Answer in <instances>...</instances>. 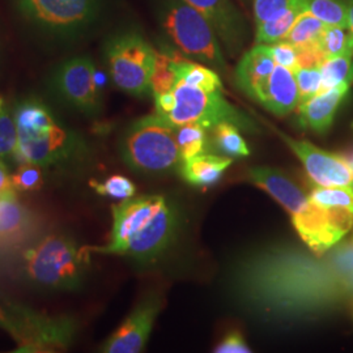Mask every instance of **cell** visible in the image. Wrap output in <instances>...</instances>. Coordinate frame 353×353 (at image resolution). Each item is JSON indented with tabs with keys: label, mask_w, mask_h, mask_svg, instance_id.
<instances>
[{
	"label": "cell",
	"mask_w": 353,
	"mask_h": 353,
	"mask_svg": "<svg viewBox=\"0 0 353 353\" xmlns=\"http://www.w3.org/2000/svg\"><path fill=\"white\" fill-rule=\"evenodd\" d=\"M344 6L347 8V16H348V24L353 32V0H343Z\"/></svg>",
	"instance_id": "obj_39"
},
{
	"label": "cell",
	"mask_w": 353,
	"mask_h": 353,
	"mask_svg": "<svg viewBox=\"0 0 353 353\" xmlns=\"http://www.w3.org/2000/svg\"><path fill=\"white\" fill-rule=\"evenodd\" d=\"M326 55L323 54L322 49L319 48V43L297 48V63L299 67L303 68H321V65L326 61Z\"/></svg>",
	"instance_id": "obj_36"
},
{
	"label": "cell",
	"mask_w": 353,
	"mask_h": 353,
	"mask_svg": "<svg viewBox=\"0 0 353 353\" xmlns=\"http://www.w3.org/2000/svg\"><path fill=\"white\" fill-rule=\"evenodd\" d=\"M230 296L252 316L271 322L314 316L353 297V242L341 241L323 254L290 243L243 254L229 270Z\"/></svg>",
	"instance_id": "obj_1"
},
{
	"label": "cell",
	"mask_w": 353,
	"mask_h": 353,
	"mask_svg": "<svg viewBox=\"0 0 353 353\" xmlns=\"http://www.w3.org/2000/svg\"><path fill=\"white\" fill-rule=\"evenodd\" d=\"M233 164V159L229 156L217 154H198L183 163L179 168L182 178L194 186H211L216 183L228 168Z\"/></svg>",
	"instance_id": "obj_20"
},
{
	"label": "cell",
	"mask_w": 353,
	"mask_h": 353,
	"mask_svg": "<svg viewBox=\"0 0 353 353\" xmlns=\"http://www.w3.org/2000/svg\"><path fill=\"white\" fill-rule=\"evenodd\" d=\"M212 131L217 151L223 152L229 157H242L250 154V150L241 135L240 128L233 123H220L212 128Z\"/></svg>",
	"instance_id": "obj_27"
},
{
	"label": "cell",
	"mask_w": 353,
	"mask_h": 353,
	"mask_svg": "<svg viewBox=\"0 0 353 353\" xmlns=\"http://www.w3.org/2000/svg\"><path fill=\"white\" fill-rule=\"evenodd\" d=\"M297 0H254V16L256 26L272 20L288 10Z\"/></svg>",
	"instance_id": "obj_34"
},
{
	"label": "cell",
	"mask_w": 353,
	"mask_h": 353,
	"mask_svg": "<svg viewBox=\"0 0 353 353\" xmlns=\"http://www.w3.org/2000/svg\"><path fill=\"white\" fill-rule=\"evenodd\" d=\"M326 58L353 55V32L350 26H326L319 38Z\"/></svg>",
	"instance_id": "obj_25"
},
{
	"label": "cell",
	"mask_w": 353,
	"mask_h": 353,
	"mask_svg": "<svg viewBox=\"0 0 353 353\" xmlns=\"http://www.w3.org/2000/svg\"><path fill=\"white\" fill-rule=\"evenodd\" d=\"M7 108V105H6V102H4V100H3V97L0 96V113L4 110Z\"/></svg>",
	"instance_id": "obj_40"
},
{
	"label": "cell",
	"mask_w": 353,
	"mask_h": 353,
	"mask_svg": "<svg viewBox=\"0 0 353 353\" xmlns=\"http://www.w3.org/2000/svg\"><path fill=\"white\" fill-rule=\"evenodd\" d=\"M112 210L110 241L103 248H89L90 252L151 261L164 252L174 236L176 212L161 195L130 198Z\"/></svg>",
	"instance_id": "obj_3"
},
{
	"label": "cell",
	"mask_w": 353,
	"mask_h": 353,
	"mask_svg": "<svg viewBox=\"0 0 353 353\" xmlns=\"http://www.w3.org/2000/svg\"><path fill=\"white\" fill-rule=\"evenodd\" d=\"M276 62L272 57L271 46L258 43L242 57L234 74L236 83L252 99L255 90L272 74Z\"/></svg>",
	"instance_id": "obj_19"
},
{
	"label": "cell",
	"mask_w": 353,
	"mask_h": 353,
	"mask_svg": "<svg viewBox=\"0 0 353 353\" xmlns=\"http://www.w3.org/2000/svg\"><path fill=\"white\" fill-rule=\"evenodd\" d=\"M48 85L58 101L79 113L92 117L101 108L97 72L89 57H72L58 64Z\"/></svg>",
	"instance_id": "obj_12"
},
{
	"label": "cell",
	"mask_w": 353,
	"mask_h": 353,
	"mask_svg": "<svg viewBox=\"0 0 353 353\" xmlns=\"http://www.w3.org/2000/svg\"><path fill=\"white\" fill-rule=\"evenodd\" d=\"M0 300L10 314L6 332L17 344L14 352H64L75 341L79 325L74 316H49L8 301L3 296Z\"/></svg>",
	"instance_id": "obj_8"
},
{
	"label": "cell",
	"mask_w": 353,
	"mask_h": 353,
	"mask_svg": "<svg viewBox=\"0 0 353 353\" xmlns=\"http://www.w3.org/2000/svg\"><path fill=\"white\" fill-rule=\"evenodd\" d=\"M208 20L229 51L243 46L249 30L240 11L230 0H185Z\"/></svg>",
	"instance_id": "obj_16"
},
{
	"label": "cell",
	"mask_w": 353,
	"mask_h": 353,
	"mask_svg": "<svg viewBox=\"0 0 353 353\" xmlns=\"http://www.w3.org/2000/svg\"><path fill=\"white\" fill-rule=\"evenodd\" d=\"M123 161L140 173L179 170L183 163L176 143V126L159 114L135 121L121 141Z\"/></svg>",
	"instance_id": "obj_7"
},
{
	"label": "cell",
	"mask_w": 353,
	"mask_h": 353,
	"mask_svg": "<svg viewBox=\"0 0 353 353\" xmlns=\"http://www.w3.org/2000/svg\"><path fill=\"white\" fill-rule=\"evenodd\" d=\"M173 93L174 106L163 118L174 126L194 123L212 130L217 125L228 122L249 132L256 130L248 115L225 100L221 90L207 92L178 81Z\"/></svg>",
	"instance_id": "obj_10"
},
{
	"label": "cell",
	"mask_w": 353,
	"mask_h": 353,
	"mask_svg": "<svg viewBox=\"0 0 353 353\" xmlns=\"http://www.w3.org/2000/svg\"><path fill=\"white\" fill-rule=\"evenodd\" d=\"M351 164H352V166H353V160H352V163H351Z\"/></svg>",
	"instance_id": "obj_41"
},
{
	"label": "cell",
	"mask_w": 353,
	"mask_h": 353,
	"mask_svg": "<svg viewBox=\"0 0 353 353\" xmlns=\"http://www.w3.org/2000/svg\"><path fill=\"white\" fill-rule=\"evenodd\" d=\"M17 128L12 115L6 108L0 113V159H12L16 161Z\"/></svg>",
	"instance_id": "obj_31"
},
{
	"label": "cell",
	"mask_w": 353,
	"mask_h": 353,
	"mask_svg": "<svg viewBox=\"0 0 353 353\" xmlns=\"http://www.w3.org/2000/svg\"><path fill=\"white\" fill-rule=\"evenodd\" d=\"M352 242H353V237H352Z\"/></svg>",
	"instance_id": "obj_42"
},
{
	"label": "cell",
	"mask_w": 353,
	"mask_h": 353,
	"mask_svg": "<svg viewBox=\"0 0 353 353\" xmlns=\"http://www.w3.org/2000/svg\"><path fill=\"white\" fill-rule=\"evenodd\" d=\"M166 34L185 55L192 57L214 70L227 71L214 29L208 20L185 0L166 1L163 12Z\"/></svg>",
	"instance_id": "obj_9"
},
{
	"label": "cell",
	"mask_w": 353,
	"mask_h": 353,
	"mask_svg": "<svg viewBox=\"0 0 353 353\" xmlns=\"http://www.w3.org/2000/svg\"><path fill=\"white\" fill-rule=\"evenodd\" d=\"M249 176L288 211L300 239L316 254L330 250L353 228V192L348 190H326L312 202L290 176L276 169L252 168Z\"/></svg>",
	"instance_id": "obj_2"
},
{
	"label": "cell",
	"mask_w": 353,
	"mask_h": 353,
	"mask_svg": "<svg viewBox=\"0 0 353 353\" xmlns=\"http://www.w3.org/2000/svg\"><path fill=\"white\" fill-rule=\"evenodd\" d=\"M352 84L343 83L338 87L318 93L314 97L299 105L300 121L303 127H307L318 134L326 132L334 122L341 102L345 99Z\"/></svg>",
	"instance_id": "obj_18"
},
{
	"label": "cell",
	"mask_w": 353,
	"mask_h": 353,
	"mask_svg": "<svg viewBox=\"0 0 353 353\" xmlns=\"http://www.w3.org/2000/svg\"><path fill=\"white\" fill-rule=\"evenodd\" d=\"M26 30L50 45H72L101 17L102 0H10Z\"/></svg>",
	"instance_id": "obj_5"
},
{
	"label": "cell",
	"mask_w": 353,
	"mask_h": 353,
	"mask_svg": "<svg viewBox=\"0 0 353 353\" xmlns=\"http://www.w3.org/2000/svg\"><path fill=\"white\" fill-rule=\"evenodd\" d=\"M11 179L16 191H37L43 186L41 166L32 163H21Z\"/></svg>",
	"instance_id": "obj_32"
},
{
	"label": "cell",
	"mask_w": 353,
	"mask_h": 353,
	"mask_svg": "<svg viewBox=\"0 0 353 353\" xmlns=\"http://www.w3.org/2000/svg\"><path fill=\"white\" fill-rule=\"evenodd\" d=\"M176 51L164 49L156 51L154 68L152 74V94L159 96L176 88L178 76L176 71Z\"/></svg>",
	"instance_id": "obj_23"
},
{
	"label": "cell",
	"mask_w": 353,
	"mask_h": 353,
	"mask_svg": "<svg viewBox=\"0 0 353 353\" xmlns=\"http://www.w3.org/2000/svg\"><path fill=\"white\" fill-rule=\"evenodd\" d=\"M90 188L97 194L117 201L130 199L137 192V186L132 183V181L123 176H109L102 182L90 181Z\"/></svg>",
	"instance_id": "obj_30"
},
{
	"label": "cell",
	"mask_w": 353,
	"mask_h": 353,
	"mask_svg": "<svg viewBox=\"0 0 353 353\" xmlns=\"http://www.w3.org/2000/svg\"><path fill=\"white\" fill-rule=\"evenodd\" d=\"M214 352L249 353L252 352V350L249 348V345L246 344V341L242 338L241 334H239V332H230V334H228L223 341L216 345Z\"/></svg>",
	"instance_id": "obj_37"
},
{
	"label": "cell",
	"mask_w": 353,
	"mask_h": 353,
	"mask_svg": "<svg viewBox=\"0 0 353 353\" xmlns=\"http://www.w3.org/2000/svg\"><path fill=\"white\" fill-rule=\"evenodd\" d=\"M89 246H79L64 233H51L32 243L23 256L26 279L48 290H79L89 263Z\"/></svg>",
	"instance_id": "obj_6"
},
{
	"label": "cell",
	"mask_w": 353,
	"mask_h": 353,
	"mask_svg": "<svg viewBox=\"0 0 353 353\" xmlns=\"http://www.w3.org/2000/svg\"><path fill=\"white\" fill-rule=\"evenodd\" d=\"M163 307L156 294L147 296L128 314L100 348L105 353H139L145 348L154 321Z\"/></svg>",
	"instance_id": "obj_14"
},
{
	"label": "cell",
	"mask_w": 353,
	"mask_h": 353,
	"mask_svg": "<svg viewBox=\"0 0 353 353\" xmlns=\"http://www.w3.org/2000/svg\"><path fill=\"white\" fill-rule=\"evenodd\" d=\"M176 71L178 81H182L191 87L203 89L207 92H214V90L223 89L221 79L214 70L202 64L188 61L179 54H176Z\"/></svg>",
	"instance_id": "obj_22"
},
{
	"label": "cell",
	"mask_w": 353,
	"mask_h": 353,
	"mask_svg": "<svg viewBox=\"0 0 353 353\" xmlns=\"http://www.w3.org/2000/svg\"><path fill=\"white\" fill-rule=\"evenodd\" d=\"M207 128L201 125H182L176 126V143L183 160L202 154L207 148Z\"/></svg>",
	"instance_id": "obj_28"
},
{
	"label": "cell",
	"mask_w": 353,
	"mask_h": 353,
	"mask_svg": "<svg viewBox=\"0 0 353 353\" xmlns=\"http://www.w3.org/2000/svg\"><path fill=\"white\" fill-rule=\"evenodd\" d=\"M106 62L114 84L135 97L152 93L156 51L135 32L114 36L106 43Z\"/></svg>",
	"instance_id": "obj_11"
},
{
	"label": "cell",
	"mask_w": 353,
	"mask_h": 353,
	"mask_svg": "<svg viewBox=\"0 0 353 353\" xmlns=\"http://www.w3.org/2000/svg\"><path fill=\"white\" fill-rule=\"evenodd\" d=\"M322 89L321 93L338 87L343 83L353 84V55L327 58L321 65Z\"/></svg>",
	"instance_id": "obj_26"
},
{
	"label": "cell",
	"mask_w": 353,
	"mask_h": 353,
	"mask_svg": "<svg viewBox=\"0 0 353 353\" xmlns=\"http://www.w3.org/2000/svg\"><path fill=\"white\" fill-rule=\"evenodd\" d=\"M13 119L17 128V163L57 166L71 163L84 144L75 132L61 126L50 108L37 97L19 102Z\"/></svg>",
	"instance_id": "obj_4"
},
{
	"label": "cell",
	"mask_w": 353,
	"mask_h": 353,
	"mask_svg": "<svg viewBox=\"0 0 353 353\" xmlns=\"http://www.w3.org/2000/svg\"><path fill=\"white\" fill-rule=\"evenodd\" d=\"M278 134L300 159L307 176L316 186H353V166L344 157L331 152L323 151L307 141L292 139L287 134Z\"/></svg>",
	"instance_id": "obj_13"
},
{
	"label": "cell",
	"mask_w": 353,
	"mask_h": 353,
	"mask_svg": "<svg viewBox=\"0 0 353 353\" xmlns=\"http://www.w3.org/2000/svg\"><path fill=\"white\" fill-rule=\"evenodd\" d=\"M325 28L326 24L323 21H321L313 13L306 11L296 20L283 41L296 48L316 45L319 43V38Z\"/></svg>",
	"instance_id": "obj_24"
},
{
	"label": "cell",
	"mask_w": 353,
	"mask_h": 353,
	"mask_svg": "<svg viewBox=\"0 0 353 353\" xmlns=\"http://www.w3.org/2000/svg\"><path fill=\"white\" fill-rule=\"evenodd\" d=\"M252 99L275 115H288L300 102L294 74L288 68L276 64L272 74L255 90Z\"/></svg>",
	"instance_id": "obj_17"
},
{
	"label": "cell",
	"mask_w": 353,
	"mask_h": 353,
	"mask_svg": "<svg viewBox=\"0 0 353 353\" xmlns=\"http://www.w3.org/2000/svg\"><path fill=\"white\" fill-rule=\"evenodd\" d=\"M307 11L306 0H297L292 4L288 10L280 13L272 20H268L256 26L255 39L258 43H276L283 41L288 34L290 28L296 23V20Z\"/></svg>",
	"instance_id": "obj_21"
},
{
	"label": "cell",
	"mask_w": 353,
	"mask_h": 353,
	"mask_svg": "<svg viewBox=\"0 0 353 353\" xmlns=\"http://www.w3.org/2000/svg\"><path fill=\"white\" fill-rule=\"evenodd\" d=\"M16 190L13 188L12 179L8 173V168L3 159H0V194Z\"/></svg>",
	"instance_id": "obj_38"
},
{
	"label": "cell",
	"mask_w": 353,
	"mask_h": 353,
	"mask_svg": "<svg viewBox=\"0 0 353 353\" xmlns=\"http://www.w3.org/2000/svg\"><path fill=\"white\" fill-rule=\"evenodd\" d=\"M37 229L36 216L19 201L16 190L0 194V252L19 249Z\"/></svg>",
	"instance_id": "obj_15"
},
{
	"label": "cell",
	"mask_w": 353,
	"mask_h": 353,
	"mask_svg": "<svg viewBox=\"0 0 353 353\" xmlns=\"http://www.w3.org/2000/svg\"><path fill=\"white\" fill-rule=\"evenodd\" d=\"M307 11L326 26H350L343 0H306Z\"/></svg>",
	"instance_id": "obj_29"
},
{
	"label": "cell",
	"mask_w": 353,
	"mask_h": 353,
	"mask_svg": "<svg viewBox=\"0 0 353 353\" xmlns=\"http://www.w3.org/2000/svg\"><path fill=\"white\" fill-rule=\"evenodd\" d=\"M271 52L275 59V62L281 67H285L294 72L299 68L297 63V48L290 45L288 42L280 41L276 43H272L271 46Z\"/></svg>",
	"instance_id": "obj_35"
},
{
	"label": "cell",
	"mask_w": 353,
	"mask_h": 353,
	"mask_svg": "<svg viewBox=\"0 0 353 353\" xmlns=\"http://www.w3.org/2000/svg\"><path fill=\"white\" fill-rule=\"evenodd\" d=\"M294 77L299 87L300 94V103L307 101L309 99L314 97L318 93H321L322 89V74L321 68H303L299 67L294 72Z\"/></svg>",
	"instance_id": "obj_33"
}]
</instances>
